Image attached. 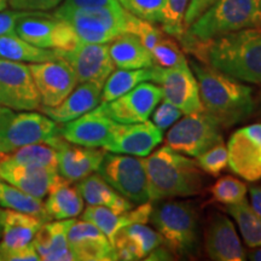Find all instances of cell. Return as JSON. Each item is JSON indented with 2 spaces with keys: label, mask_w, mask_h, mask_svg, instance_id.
<instances>
[{
  "label": "cell",
  "mask_w": 261,
  "mask_h": 261,
  "mask_svg": "<svg viewBox=\"0 0 261 261\" xmlns=\"http://www.w3.org/2000/svg\"><path fill=\"white\" fill-rule=\"evenodd\" d=\"M189 51L234 79L261 84V27L242 29L210 42L196 44Z\"/></svg>",
  "instance_id": "obj_1"
},
{
  "label": "cell",
  "mask_w": 261,
  "mask_h": 261,
  "mask_svg": "<svg viewBox=\"0 0 261 261\" xmlns=\"http://www.w3.org/2000/svg\"><path fill=\"white\" fill-rule=\"evenodd\" d=\"M203 110L221 127L243 121L254 110L253 90L211 65L191 62Z\"/></svg>",
  "instance_id": "obj_2"
},
{
  "label": "cell",
  "mask_w": 261,
  "mask_h": 261,
  "mask_svg": "<svg viewBox=\"0 0 261 261\" xmlns=\"http://www.w3.org/2000/svg\"><path fill=\"white\" fill-rule=\"evenodd\" d=\"M149 201L200 194L203 175L197 162L165 145L144 160Z\"/></svg>",
  "instance_id": "obj_3"
},
{
  "label": "cell",
  "mask_w": 261,
  "mask_h": 261,
  "mask_svg": "<svg viewBox=\"0 0 261 261\" xmlns=\"http://www.w3.org/2000/svg\"><path fill=\"white\" fill-rule=\"evenodd\" d=\"M261 27V0H219L185 29L179 39L185 48L230 33Z\"/></svg>",
  "instance_id": "obj_4"
},
{
  "label": "cell",
  "mask_w": 261,
  "mask_h": 261,
  "mask_svg": "<svg viewBox=\"0 0 261 261\" xmlns=\"http://www.w3.org/2000/svg\"><path fill=\"white\" fill-rule=\"evenodd\" d=\"M150 221L161 234L163 244L174 255H191L197 249V214L187 202L167 201L152 208Z\"/></svg>",
  "instance_id": "obj_5"
},
{
  "label": "cell",
  "mask_w": 261,
  "mask_h": 261,
  "mask_svg": "<svg viewBox=\"0 0 261 261\" xmlns=\"http://www.w3.org/2000/svg\"><path fill=\"white\" fill-rule=\"evenodd\" d=\"M55 17L71 25L84 42L109 44L126 33V10L116 8H64L54 12Z\"/></svg>",
  "instance_id": "obj_6"
},
{
  "label": "cell",
  "mask_w": 261,
  "mask_h": 261,
  "mask_svg": "<svg viewBox=\"0 0 261 261\" xmlns=\"http://www.w3.org/2000/svg\"><path fill=\"white\" fill-rule=\"evenodd\" d=\"M61 136L57 122L35 112L15 113L6 109L0 114V151L11 154L22 146L46 143Z\"/></svg>",
  "instance_id": "obj_7"
},
{
  "label": "cell",
  "mask_w": 261,
  "mask_h": 261,
  "mask_svg": "<svg viewBox=\"0 0 261 261\" xmlns=\"http://www.w3.org/2000/svg\"><path fill=\"white\" fill-rule=\"evenodd\" d=\"M98 173L110 187L136 204L149 201V185L144 160L138 156L107 151Z\"/></svg>",
  "instance_id": "obj_8"
},
{
  "label": "cell",
  "mask_w": 261,
  "mask_h": 261,
  "mask_svg": "<svg viewBox=\"0 0 261 261\" xmlns=\"http://www.w3.org/2000/svg\"><path fill=\"white\" fill-rule=\"evenodd\" d=\"M221 126L204 112L185 114L166 136V145L179 154L197 158L212 146L223 142Z\"/></svg>",
  "instance_id": "obj_9"
},
{
  "label": "cell",
  "mask_w": 261,
  "mask_h": 261,
  "mask_svg": "<svg viewBox=\"0 0 261 261\" xmlns=\"http://www.w3.org/2000/svg\"><path fill=\"white\" fill-rule=\"evenodd\" d=\"M15 32L29 44L55 51H69L81 41L69 23L40 11H25Z\"/></svg>",
  "instance_id": "obj_10"
},
{
  "label": "cell",
  "mask_w": 261,
  "mask_h": 261,
  "mask_svg": "<svg viewBox=\"0 0 261 261\" xmlns=\"http://www.w3.org/2000/svg\"><path fill=\"white\" fill-rule=\"evenodd\" d=\"M0 106L15 112L40 109L41 99L29 65L0 57Z\"/></svg>",
  "instance_id": "obj_11"
},
{
  "label": "cell",
  "mask_w": 261,
  "mask_h": 261,
  "mask_svg": "<svg viewBox=\"0 0 261 261\" xmlns=\"http://www.w3.org/2000/svg\"><path fill=\"white\" fill-rule=\"evenodd\" d=\"M156 84L161 86L163 99L180 109L182 114L203 112L197 79L187 58L174 67H159Z\"/></svg>",
  "instance_id": "obj_12"
},
{
  "label": "cell",
  "mask_w": 261,
  "mask_h": 261,
  "mask_svg": "<svg viewBox=\"0 0 261 261\" xmlns=\"http://www.w3.org/2000/svg\"><path fill=\"white\" fill-rule=\"evenodd\" d=\"M162 99L161 86L145 81L116 99L100 103V106L104 113L117 123H138L149 120Z\"/></svg>",
  "instance_id": "obj_13"
},
{
  "label": "cell",
  "mask_w": 261,
  "mask_h": 261,
  "mask_svg": "<svg viewBox=\"0 0 261 261\" xmlns=\"http://www.w3.org/2000/svg\"><path fill=\"white\" fill-rule=\"evenodd\" d=\"M227 166L248 181L261 179V122L237 129L227 142Z\"/></svg>",
  "instance_id": "obj_14"
},
{
  "label": "cell",
  "mask_w": 261,
  "mask_h": 261,
  "mask_svg": "<svg viewBox=\"0 0 261 261\" xmlns=\"http://www.w3.org/2000/svg\"><path fill=\"white\" fill-rule=\"evenodd\" d=\"M44 107H56L73 91L77 81L71 65L63 58L29 65Z\"/></svg>",
  "instance_id": "obj_15"
},
{
  "label": "cell",
  "mask_w": 261,
  "mask_h": 261,
  "mask_svg": "<svg viewBox=\"0 0 261 261\" xmlns=\"http://www.w3.org/2000/svg\"><path fill=\"white\" fill-rule=\"evenodd\" d=\"M55 52L71 65L79 83H93L103 87L109 75L115 70L107 44L80 41L69 51Z\"/></svg>",
  "instance_id": "obj_16"
},
{
  "label": "cell",
  "mask_w": 261,
  "mask_h": 261,
  "mask_svg": "<svg viewBox=\"0 0 261 261\" xmlns=\"http://www.w3.org/2000/svg\"><path fill=\"white\" fill-rule=\"evenodd\" d=\"M119 123L104 113L102 106H97L77 119L63 123L60 133L67 142L87 148H104L113 139Z\"/></svg>",
  "instance_id": "obj_17"
},
{
  "label": "cell",
  "mask_w": 261,
  "mask_h": 261,
  "mask_svg": "<svg viewBox=\"0 0 261 261\" xmlns=\"http://www.w3.org/2000/svg\"><path fill=\"white\" fill-rule=\"evenodd\" d=\"M51 145L57 150V171L62 178L69 182H76L97 172L102 163L106 150L87 148L67 142L60 136Z\"/></svg>",
  "instance_id": "obj_18"
},
{
  "label": "cell",
  "mask_w": 261,
  "mask_h": 261,
  "mask_svg": "<svg viewBox=\"0 0 261 261\" xmlns=\"http://www.w3.org/2000/svg\"><path fill=\"white\" fill-rule=\"evenodd\" d=\"M0 180L42 200L64 178L57 169L19 165L6 158L0 162Z\"/></svg>",
  "instance_id": "obj_19"
},
{
  "label": "cell",
  "mask_w": 261,
  "mask_h": 261,
  "mask_svg": "<svg viewBox=\"0 0 261 261\" xmlns=\"http://www.w3.org/2000/svg\"><path fill=\"white\" fill-rule=\"evenodd\" d=\"M68 243L75 260H117L115 248L96 225L86 220H73L68 230Z\"/></svg>",
  "instance_id": "obj_20"
},
{
  "label": "cell",
  "mask_w": 261,
  "mask_h": 261,
  "mask_svg": "<svg viewBox=\"0 0 261 261\" xmlns=\"http://www.w3.org/2000/svg\"><path fill=\"white\" fill-rule=\"evenodd\" d=\"M162 139V130L148 120L138 123H119L113 139L103 149L115 154L145 158Z\"/></svg>",
  "instance_id": "obj_21"
},
{
  "label": "cell",
  "mask_w": 261,
  "mask_h": 261,
  "mask_svg": "<svg viewBox=\"0 0 261 261\" xmlns=\"http://www.w3.org/2000/svg\"><path fill=\"white\" fill-rule=\"evenodd\" d=\"M0 224L3 227L0 238V261H6L10 254L32 243L33 238L45 221L34 215L9 208H0Z\"/></svg>",
  "instance_id": "obj_22"
},
{
  "label": "cell",
  "mask_w": 261,
  "mask_h": 261,
  "mask_svg": "<svg viewBox=\"0 0 261 261\" xmlns=\"http://www.w3.org/2000/svg\"><path fill=\"white\" fill-rule=\"evenodd\" d=\"M205 250L217 261H242L246 259L236 228L228 218L214 214L205 231Z\"/></svg>",
  "instance_id": "obj_23"
},
{
  "label": "cell",
  "mask_w": 261,
  "mask_h": 261,
  "mask_svg": "<svg viewBox=\"0 0 261 261\" xmlns=\"http://www.w3.org/2000/svg\"><path fill=\"white\" fill-rule=\"evenodd\" d=\"M152 205L150 202L138 204L132 210L117 213V212L100 205H89L83 211L81 219L90 221L99 228L110 242H114L115 236L120 230L132 224H146L150 219Z\"/></svg>",
  "instance_id": "obj_24"
},
{
  "label": "cell",
  "mask_w": 261,
  "mask_h": 261,
  "mask_svg": "<svg viewBox=\"0 0 261 261\" xmlns=\"http://www.w3.org/2000/svg\"><path fill=\"white\" fill-rule=\"evenodd\" d=\"M102 86L93 83H80L56 107H40L45 115L57 123L69 122L89 113L100 104Z\"/></svg>",
  "instance_id": "obj_25"
},
{
  "label": "cell",
  "mask_w": 261,
  "mask_h": 261,
  "mask_svg": "<svg viewBox=\"0 0 261 261\" xmlns=\"http://www.w3.org/2000/svg\"><path fill=\"white\" fill-rule=\"evenodd\" d=\"M162 244L161 234L145 224H132L121 228L113 242L117 260L128 261L144 259Z\"/></svg>",
  "instance_id": "obj_26"
},
{
  "label": "cell",
  "mask_w": 261,
  "mask_h": 261,
  "mask_svg": "<svg viewBox=\"0 0 261 261\" xmlns=\"http://www.w3.org/2000/svg\"><path fill=\"white\" fill-rule=\"evenodd\" d=\"M74 219L42 224L32 243L44 261H75L68 243V230Z\"/></svg>",
  "instance_id": "obj_27"
},
{
  "label": "cell",
  "mask_w": 261,
  "mask_h": 261,
  "mask_svg": "<svg viewBox=\"0 0 261 261\" xmlns=\"http://www.w3.org/2000/svg\"><path fill=\"white\" fill-rule=\"evenodd\" d=\"M109 55L119 69H140L155 65L151 54L136 35L123 33L110 41Z\"/></svg>",
  "instance_id": "obj_28"
},
{
  "label": "cell",
  "mask_w": 261,
  "mask_h": 261,
  "mask_svg": "<svg viewBox=\"0 0 261 261\" xmlns=\"http://www.w3.org/2000/svg\"><path fill=\"white\" fill-rule=\"evenodd\" d=\"M84 201L89 205H100L123 213L132 210L135 203L120 195L115 189L110 187L99 174H90L77 184Z\"/></svg>",
  "instance_id": "obj_29"
},
{
  "label": "cell",
  "mask_w": 261,
  "mask_h": 261,
  "mask_svg": "<svg viewBox=\"0 0 261 261\" xmlns=\"http://www.w3.org/2000/svg\"><path fill=\"white\" fill-rule=\"evenodd\" d=\"M159 75V65H152L140 69H117L109 75L102 87L100 103H107L116 99L133 90L139 84L145 81L156 83Z\"/></svg>",
  "instance_id": "obj_30"
},
{
  "label": "cell",
  "mask_w": 261,
  "mask_h": 261,
  "mask_svg": "<svg viewBox=\"0 0 261 261\" xmlns=\"http://www.w3.org/2000/svg\"><path fill=\"white\" fill-rule=\"evenodd\" d=\"M44 203L48 217L55 220L74 219L84 211V198L79 189L71 187L65 179L48 192Z\"/></svg>",
  "instance_id": "obj_31"
},
{
  "label": "cell",
  "mask_w": 261,
  "mask_h": 261,
  "mask_svg": "<svg viewBox=\"0 0 261 261\" xmlns=\"http://www.w3.org/2000/svg\"><path fill=\"white\" fill-rule=\"evenodd\" d=\"M0 57L16 62L40 63L56 60L58 56L54 50L29 44L17 34H8L0 37Z\"/></svg>",
  "instance_id": "obj_32"
},
{
  "label": "cell",
  "mask_w": 261,
  "mask_h": 261,
  "mask_svg": "<svg viewBox=\"0 0 261 261\" xmlns=\"http://www.w3.org/2000/svg\"><path fill=\"white\" fill-rule=\"evenodd\" d=\"M0 205L9 210L34 215L45 223L51 220L41 198L34 197L3 180H0Z\"/></svg>",
  "instance_id": "obj_33"
},
{
  "label": "cell",
  "mask_w": 261,
  "mask_h": 261,
  "mask_svg": "<svg viewBox=\"0 0 261 261\" xmlns=\"http://www.w3.org/2000/svg\"><path fill=\"white\" fill-rule=\"evenodd\" d=\"M227 213L236 220L244 242L249 247H261V218L252 210L248 202L227 205Z\"/></svg>",
  "instance_id": "obj_34"
},
{
  "label": "cell",
  "mask_w": 261,
  "mask_h": 261,
  "mask_svg": "<svg viewBox=\"0 0 261 261\" xmlns=\"http://www.w3.org/2000/svg\"><path fill=\"white\" fill-rule=\"evenodd\" d=\"M10 161L19 165L33 166L57 169V150L46 143H35L22 146L16 151L8 155Z\"/></svg>",
  "instance_id": "obj_35"
},
{
  "label": "cell",
  "mask_w": 261,
  "mask_h": 261,
  "mask_svg": "<svg viewBox=\"0 0 261 261\" xmlns=\"http://www.w3.org/2000/svg\"><path fill=\"white\" fill-rule=\"evenodd\" d=\"M211 194L212 200L215 202L226 205L236 204L246 200L247 187L243 181L231 175H225L218 179L211 188Z\"/></svg>",
  "instance_id": "obj_36"
},
{
  "label": "cell",
  "mask_w": 261,
  "mask_h": 261,
  "mask_svg": "<svg viewBox=\"0 0 261 261\" xmlns=\"http://www.w3.org/2000/svg\"><path fill=\"white\" fill-rule=\"evenodd\" d=\"M190 0H165L162 11V31L180 39L184 34V16Z\"/></svg>",
  "instance_id": "obj_37"
},
{
  "label": "cell",
  "mask_w": 261,
  "mask_h": 261,
  "mask_svg": "<svg viewBox=\"0 0 261 261\" xmlns=\"http://www.w3.org/2000/svg\"><path fill=\"white\" fill-rule=\"evenodd\" d=\"M126 33L136 35L139 41L146 47L149 52L152 51L155 45L161 40L165 33L155 27L151 22L145 21L126 11Z\"/></svg>",
  "instance_id": "obj_38"
},
{
  "label": "cell",
  "mask_w": 261,
  "mask_h": 261,
  "mask_svg": "<svg viewBox=\"0 0 261 261\" xmlns=\"http://www.w3.org/2000/svg\"><path fill=\"white\" fill-rule=\"evenodd\" d=\"M152 58H154L155 65L161 68H171L180 63L185 60L184 54H182L180 46L174 39L169 38L168 35H163L152 51L150 52Z\"/></svg>",
  "instance_id": "obj_39"
},
{
  "label": "cell",
  "mask_w": 261,
  "mask_h": 261,
  "mask_svg": "<svg viewBox=\"0 0 261 261\" xmlns=\"http://www.w3.org/2000/svg\"><path fill=\"white\" fill-rule=\"evenodd\" d=\"M129 14L151 23H161L165 0H119Z\"/></svg>",
  "instance_id": "obj_40"
},
{
  "label": "cell",
  "mask_w": 261,
  "mask_h": 261,
  "mask_svg": "<svg viewBox=\"0 0 261 261\" xmlns=\"http://www.w3.org/2000/svg\"><path fill=\"white\" fill-rule=\"evenodd\" d=\"M196 159L202 171L212 177H217L227 166V148L223 142H220Z\"/></svg>",
  "instance_id": "obj_41"
},
{
  "label": "cell",
  "mask_w": 261,
  "mask_h": 261,
  "mask_svg": "<svg viewBox=\"0 0 261 261\" xmlns=\"http://www.w3.org/2000/svg\"><path fill=\"white\" fill-rule=\"evenodd\" d=\"M160 106L155 108L152 112V123L162 130H166L169 127L174 125L177 120L180 119L182 115L181 110L178 109L177 107L173 106L172 103L163 99V102L159 103Z\"/></svg>",
  "instance_id": "obj_42"
},
{
  "label": "cell",
  "mask_w": 261,
  "mask_h": 261,
  "mask_svg": "<svg viewBox=\"0 0 261 261\" xmlns=\"http://www.w3.org/2000/svg\"><path fill=\"white\" fill-rule=\"evenodd\" d=\"M63 0H8V5L19 11H48L57 8Z\"/></svg>",
  "instance_id": "obj_43"
},
{
  "label": "cell",
  "mask_w": 261,
  "mask_h": 261,
  "mask_svg": "<svg viewBox=\"0 0 261 261\" xmlns=\"http://www.w3.org/2000/svg\"><path fill=\"white\" fill-rule=\"evenodd\" d=\"M219 0H190L184 16V28L187 29L196 18L200 17L205 10L211 8Z\"/></svg>",
  "instance_id": "obj_44"
},
{
  "label": "cell",
  "mask_w": 261,
  "mask_h": 261,
  "mask_svg": "<svg viewBox=\"0 0 261 261\" xmlns=\"http://www.w3.org/2000/svg\"><path fill=\"white\" fill-rule=\"evenodd\" d=\"M25 11H19V10H14L11 11H0V37L8 34H16L15 29L17 21L22 16L24 15Z\"/></svg>",
  "instance_id": "obj_45"
},
{
  "label": "cell",
  "mask_w": 261,
  "mask_h": 261,
  "mask_svg": "<svg viewBox=\"0 0 261 261\" xmlns=\"http://www.w3.org/2000/svg\"><path fill=\"white\" fill-rule=\"evenodd\" d=\"M64 8H116L119 0H64Z\"/></svg>",
  "instance_id": "obj_46"
},
{
  "label": "cell",
  "mask_w": 261,
  "mask_h": 261,
  "mask_svg": "<svg viewBox=\"0 0 261 261\" xmlns=\"http://www.w3.org/2000/svg\"><path fill=\"white\" fill-rule=\"evenodd\" d=\"M40 260V256L35 249L33 243L28 244L22 249L16 250V252L11 253L8 256V260L6 261H38Z\"/></svg>",
  "instance_id": "obj_47"
},
{
  "label": "cell",
  "mask_w": 261,
  "mask_h": 261,
  "mask_svg": "<svg viewBox=\"0 0 261 261\" xmlns=\"http://www.w3.org/2000/svg\"><path fill=\"white\" fill-rule=\"evenodd\" d=\"M249 192L252 210L261 218V187H252Z\"/></svg>",
  "instance_id": "obj_48"
},
{
  "label": "cell",
  "mask_w": 261,
  "mask_h": 261,
  "mask_svg": "<svg viewBox=\"0 0 261 261\" xmlns=\"http://www.w3.org/2000/svg\"><path fill=\"white\" fill-rule=\"evenodd\" d=\"M148 260H172V254L171 250L168 249L167 247H156L154 250H151L148 256H146Z\"/></svg>",
  "instance_id": "obj_49"
},
{
  "label": "cell",
  "mask_w": 261,
  "mask_h": 261,
  "mask_svg": "<svg viewBox=\"0 0 261 261\" xmlns=\"http://www.w3.org/2000/svg\"><path fill=\"white\" fill-rule=\"evenodd\" d=\"M249 259L250 260H255V261H261V248L255 250H252L249 253Z\"/></svg>",
  "instance_id": "obj_50"
},
{
  "label": "cell",
  "mask_w": 261,
  "mask_h": 261,
  "mask_svg": "<svg viewBox=\"0 0 261 261\" xmlns=\"http://www.w3.org/2000/svg\"><path fill=\"white\" fill-rule=\"evenodd\" d=\"M8 8V0H0V11Z\"/></svg>",
  "instance_id": "obj_51"
},
{
  "label": "cell",
  "mask_w": 261,
  "mask_h": 261,
  "mask_svg": "<svg viewBox=\"0 0 261 261\" xmlns=\"http://www.w3.org/2000/svg\"><path fill=\"white\" fill-rule=\"evenodd\" d=\"M8 155H9V154H4V152L0 151V162H2L3 160H5L6 158H8Z\"/></svg>",
  "instance_id": "obj_52"
},
{
  "label": "cell",
  "mask_w": 261,
  "mask_h": 261,
  "mask_svg": "<svg viewBox=\"0 0 261 261\" xmlns=\"http://www.w3.org/2000/svg\"><path fill=\"white\" fill-rule=\"evenodd\" d=\"M5 109H6V108H4V107H2V106H0V114H2L3 112H4Z\"/></svg>",
  "instance_id": "obj_53"
},
{
  "label": "cell",
  "mask_w": 261,
  "mask_h": 261,
  "mask_svg": "<svg viewBox=\"0 0 261 261\" xmlns=\"http://www.w3.org/2000/svg\"><path fill=\"white\" fill-rule=\"evenodd\" d=\"M2 232H3V227H2V224H0V238H2Z\"/></svg>",
  "instance_id": "obj_54"
}]
</instances>
